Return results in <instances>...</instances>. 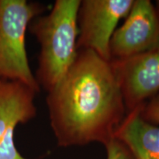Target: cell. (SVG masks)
I'll use <instances>...</instances> for the list:
<instances>
[{
	"mask_svg": "<svg viewBox=\"0 0 159 159\" xmlns=\"http://www.w3.org/2000/svg\"><path fill=\"white\" fill-rule=\"evenodd\" d=\"M46 102L58 146L105 144L127 114L111 61L79 49L64 77L47 92Z\"/></svg>",
	"mask_w": 159,
	"mask_h": 159,
	"instance_id": "1",
	"label": "cell"
},
{
	"mask_svg": "<svg viewBox=\"0 0 159 159\" xmlns=\"http://www.w3.org/2000/svg\"><path fill=\"white\" fill-rule=\"evenodd\" d=\"M80 0H56L49 14L39 16L29 30L40 45L35 75L40 88L49 92L64 77L76 59Z\"/></svg>",
	"mask_w": 159,
	"mask_h": 159,
	"instance_id": "2",
	"label": "cell"
},
{
	"mask_svg": "<svg viewBox=\"0 0 159 159\" xmlns=\"http://www.w3.org/2000/svg\"><path fill=\"white\" fill-rule=\"evenodd\" d=\"M45 11L43 5L26 0H0V80L19 81L39 93L26 49L30 24Z\"/></svg>",
	"mask_w": 159,
	"mask_h": 159,
	"instance_id": "3",
	"label": "cell"
},
{
	"mask_svg": "<svg viewBox=\"0 0 159 159\" xmlns=\"http://www.w3.org/2000/svg\"><path fill=\"white\" fill-rule=\"evenodd\" d=\"M134 0H83L77 13V50L89 49L111 61L110 41L119 21L126 18Z\"/></svg>",
	"mask_w": 159,
	"mask_h": 159,
	"instance_id": "4",
	"label": "cell"
},
{
	"mask_svg": "<svg viewBox=\"0 0 159 159\" xmlns=\"http://www.w3.org/2000/svg\"><path fill=\"white\" fill-rule=\"evenodd\" d=\"M109 48L111 60L128 58L159 48L158 19L151 1L134 0L125 22L111 37Z\"/></svg>",
	"mask_w": 159,
	"mask_h": 159,
	"instance_id": "5",
	"label": "cell"
},
{
	"mask_svg": "<svg viewBox=\"0 0 159 159\" xmlns=\"http://www.w3.org/2000/svg\"><path fill=\"white\" fill-rule=\"evenodd\" d=\"M37 93L19 81L0 80V159H27L16 148L14 132L36 116Z\"/></svg>",
	"mask_w": 159,
	"mask_h": 159,
	"instance_id": "6",
	"label": "cell"
},
{
	"mask_svg": "<svg viewBox=\"0 0 159 159\" xmlns=\"http://www.w3.org/2000/svg\"><path fill=\"white\" fill-rule=\"evenodd\" d=\"M127 113L159 91V48L128 58L111 60Z\"/></svg>",
	"mask_w": 159,
	"mask_h": 159,
	"instance_id": "7",
	"label": "cell"
},
{
	"mask_svg": "<svg viewBox=\"0 0 159 159\" xmlns=\"http://www.w3.org/2000/svg\"><path fill=\"white\" fill-rule=\"evenodd\" d=\"M140 107L127 113L114 137L126 145L135 159H159V128L142 118Z\"/></svg>",
	"mask_w": 159,
	"mask_h": 159,
	"instance_id": "8",
	"label": "cell"
},
{
	"mask_svg": "<svg viewBox=\"0 0 159 159\" xmlns=\"http://www.w3.org/2000/svg\"><path fill=\"white\" fill-rule=\"evenodd\" d=\"M107 159H135L126 145L114 137L105 144Z\"/></svg>",
	"mask_w": 159,
	"mask_h": 159,
	"instance_id": "9",
	"label": "cell"
},
{
	"mask_svg": "<svg viewBox=\"0 0 159 159\" xmlns=\"http://www.w3.org/2000/svg\"><path fill=\"white\" fill-rule=\"evenodd\" d=\"M141 116L151 124H159V94L141 105Z\"/></svg>",
	"mask_w": 159,
	"mask_h": 159,
	"instance_id": "10",
	"label": "cell"
},
{
	"mask_svg": "<svg viewBox=\"0 0 159 159\" xmlns=\"http://www.w3.org/2000/svg\"><path fill=\"white\" fill-rule=\"evenodd\" d=\"M155 7H156L157 16H158V22H159V0L158 1H156V5H155Z\"/></svg>",
	"mask_w": 159,
	"mask_h": 159,
	"instance_id": "11",
	"label": "cell"
}]
</instances>
